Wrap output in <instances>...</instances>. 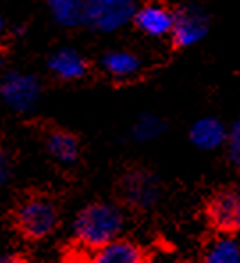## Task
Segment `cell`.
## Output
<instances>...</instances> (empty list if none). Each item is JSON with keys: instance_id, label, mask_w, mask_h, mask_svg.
<instances>
[{"instance_id": "cell-14", "label": "cell", "mask_w": 240, "mask_h": 263, "mask_svg": "<svg viewBox=\"0 0 240 263\" xmlns=\"http://www.w3.org/2000/svg\"><path fill=\"white\" fill-rule=\"evenodd\" d=\"M52 16L63 27L82 25V11L86 0H46Z\"/></svg>"}, {"instance_id": "cell-2", "label": "cell", "mask_w": 240, "mask_h": 263, "mask_svg": "<svg viewBox=\"0 0 240 263\" xmlns=\"http://www.w3.org/2000/svg\"><path fill=\"white\" fill-rule=\"evenodd\" d=\"M134 0H86L82 25L96 32L109 34L121 29L134 18Z\"/></svg>"}, {"instance_id": "cell-3", "label": "cell", "mask_w": 240, "mask_h": 263, "mask_svg": "<svg viewBox=\"0 0 240 263\" xmlns=\"http://www.w3.org/2000/svg\"><path fill=\"white\" fill-rule=\"evenodd\" d=\"M18 226L29 238H43L57 226V210L52 201L45 197H32L18 210Z\"/></svg>"}, {"instance_id": "cell-6", "label": "cell", "mask_w": 240, "mask_h": 263, "mask_svg": "<svg viewBox=\"0 0 240 263\" xmlns=\"http://www.w3.org/2000/svg\"><path fill=\"white\" fill-rule=\"evenodd\" d=\"M208 217L224 233L240 231V187L219 191L208 204Z\"/></svg>"}, {"instance_id": "cell-15", "label": "cell", "mask_w": 240, "mask_h": 263, "mask_svg": "<svg viewBox=\"0 0 240 263\" xmlns=\"http://www.w3.org/2000/svg\"><path fill=\"white\" fill-rule=\"evenodd\" d=\"M208 263H240V243L233 237L215 238L205 253Z\"/></svg>"}, {"instance_id": "cell-4", "label": "cell", "mask_w": 240, "mask_h": 263, "mask_svg": "<svg viewBox=\"0 0 240 263\" xmlns=\"http://www.w3.org/2000/svg\"><path fill=\"white\" fill-rule=\"evenodd\" d=\"M41 84L34 75L27 73H7L0 84V96L6 102L7 107H11L16 112H29L40 102Z\"/></svg>"}, {"instance_id": "cell-10", "label": "cell", "mask_w": 240, "mask_h": 263, "mask_svg": "<svg viewBox=\"0 0 240 263\" xmlns=\"http://www.w3.org/2000/svg\"><path fill=\"white\" fill-rule=\"evenodd\" d=\"M48 68L61 80H79L87 73V63L77 50L61 48L48 59Z\"/></svg>"}, {"instance_id": "cell-12", "label": "cell", "mask_w": 240, "mask_h": 263, "mask_svg": "<svg viewBox=\"0 0 240 263\" xmlns=\"http://www.w3.org/2000/svg\"><path fill=\"white\" fill-rule=\"evenodd\" d=\"M102 66L110 77L125 80L137 75L141 61L135 53L126 52V50H112L102 57Z\"/></svg>"}, {"instance_id": "cell-16", "label": "cell", "mask_w": 240, "mask_h": 263, "mask_svg": "<svg viewBox=\"0 0 240 263\" xmlns=\"http://www.w3.org/2000/svg\"><path fill=\"white\" fill-rule=\"evenodd\" d=\"M165 130V123L158 116L153 114H141L137 121L132 126V139L137 142H152L158 139Z\"/></svg>"}, {"instance_id": "cell-9", "label": "cell", "mask_w": 240, "mask_h": 263, "mask_svg": "<svg viewBox=\"0 0 240 263\" xmlns=\"http://www.w3.org/2000/svg\"><path fill=\"white\" fill-rule=\"evenodd\" d=\"M191 142L201 152H214V149L224 146L228 137V128L220 119L214 116L197 119L189 130Z\"/></svg>"}, {"instance_id": "cell-7", "label": "cell", "mask_w": 240, "mask_h": 263, "mask_svg": "<svg viewBox=\"0 0 240 263\" xmlns=\"http://www.w3.org/2000/svg\"><path fill=\"white\" fill-rule=\"evenodd\" d=\"M132 20L146 36L164 37L171 34L173 23H175V13L162 4H144L142 7L135 9Z\"/></svg>"}, {"instance_id": "cell-1", "label": "cell", "mask_w": 240, "mask_h": 263, "mask_svg": "<svg viewBox=\"0 0 240 263\" xmlns=\"http://www.w3.org/2000/svg\"><path fill=\"white\" fill-rule=\"evenodd\" d=\"M125 226V215L116 204L93 203L80 210L73 222V235L77 242L95 253L107 242L121 235Z\"/></svg>"}, {"instance_id": "cell-11", "label": "cell", "mask_w": 240, "mask_h": 263, "mask_svg": "<svg viewBox=\"0 0 240 263\" xmlns=\"http://www.w3.org/2000/svg\"><path fill=\"white\" fill-rule=\"evenodd\" d=\"M144 260V253L137 243L119 237L95 251V261L98 263H141Z\"/></svg>"}, {"instance_id": "cell-5", "label": "cell", "mask_w": 240, "mask_h": 263, "mask_svg": "<svg viewBox=\"0 0 240 263\" xmlns=\"http://www.w3.org/2000/svg\"><path fill=\"white\" fill-rule=\"evenodd\" d=\"M208 29H210L208 14L196 4L185 6L175 13V23L171 30L173 43L180 48L194 46L207 37Z\"/></svg>"}, {"instance_id": "cell-20", "label": "cell", "mask_w": 240, "mask_h": 263, "mask_svg": "<svg viewBox=\"0 0 240 263\" xmlns=\"http://www.w3.org/2000/svg\"><path fill=\"white\" fill-rule=\"evenodd\" d=\"M0 32H2V22H0Z\"/></svg>"}, {"instance_id": "cell-8", "label": "cell", "mask_w": 240, "mask_h": 263, "mask_svg": "<svg viewBox=\"0 0 240 263\" xmlns=\"http://www.w3.org/2000/svg\"><path fill=\"white\" fill-rule=\"evenodd\" d=\"M123 191L128 203L139 208H150L158 201L160 196V185L158 180L148 171H134L126 175Z\"/></svg>"}, {"instance_id": "cell-18", "label": "cell", "mask_w": 240, "mask_h": 263, "mask_svg": "<svg viewBox=\"0 0 240 263\" xmlns=\"http://www.w3.org/2000/svg\"><path fill=\"white\" fill-rule=\"evenodd\" d=\"M11 176V167H9V160H7L6 153L0 149V187L9 180Z\"/></svg>"}, {"instance_id": "cell-19", "label": "cell", "mask_w": 240, "mask_h": 263, "mask_svg": "<svg viewBox=\"0 0 240 263\" xmlns=\"http://www.w3.org/2000/svg\"><path fill=\"white\" fill-rule=\"evenodd\" d=\"M2 66H4V57L0 55V68H2Z\"/></svg>"}, {"instance_id": "cell-17", "label": "cell", "mask_w": 240, "mask_h": 263, "mask_svg": "<svg viewBox=\"0 0 240 263\" xmlns=\"http://www.w3.org/2000/svg\"><path fill=\"white\" fill-rule=\"evenodd\" d=\"M224 144H226V153L230 164L240 171V119L235 121L231 125V128L228 130V137Z\"/></svg>"}, {"instance_id": "cell-13", "label": "cell", "mask_w": 240, "mask_h": 263, "mask_svg": "<svg viewBox=\"0 0 240 263\" xmlns=\"http://www.w3.org/2000/svg\"><path fill=\"white\" fill-rule=\"evenodd\" d=\"M46 149L59 164H73L80 153V144L75 135L68 132H52L46 139Z\"/></svg>"}]
</instances>
